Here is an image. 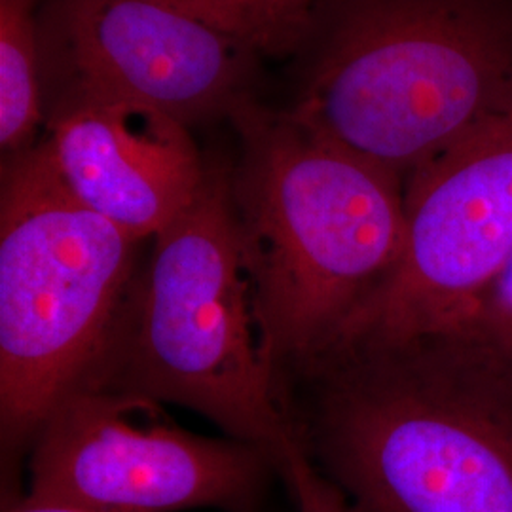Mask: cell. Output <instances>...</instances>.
<instances>
[{"label": "cell", "instance_id": "cell-1", "mask_svg": "<svg viewBox=\"0 0 512 512\" xmlns=\"http://www.w3.org/2000/svg\"><path fill=\"white\" fill-rule=\"evenodd\" d=\"M283 376L241 238L232 169L207 165L196 198L152 239L109 348L84 382L188 408L277 469L304 444Z\"/></svg>", "mask_w": 512, "mask_h": 512}, {"label": "cell", "instance_id": "cell-2", "mask_svg": "<svg viewBox=\"0 0 512 512\" xmlns=\"http://www.w3.org/2000/svg\"><path fill=\"white\" fill-rule=\"evenodd\" d=\"M232 169L241 238L283 374L329 351L403 249L404 183L285 112L245 99Z\"/></svg>", "mask_w": 512, "mask_h": 512}, {"label": "cell", "instance_id": "cell-3", "mask_svg": "<svg viewBox=\"0 0 512 512\" xmlns=\"http://www.w3.org/2000/svg\"><path fill=\"white\" fill-rule=\"evenodd\" d=\"M304 446L365 512H512V389L446 340L332 351Z\"/></svg>", "mask_w": 512, "mask_h": 512}, {"label": "cell", "instance_id": "cell-4", "mask_svg": "<svg viewBox=\"0 0 512 512\" xmlns=\"http://www.w3.org/2000/svg\"><path fill=\"white\" fill-rule=\"evenodd\" d=\"M289 114L404 184L512 114V29L478 0H353Z\"/></svg>", "mask_w": 512, "mask_h": 512}, {"label": "cell", "instance_id": "cell-5", "mask_svg": "<svg viewBox=\"0 0 512 512\" xmlns=\"http://www.w3.org/2000/svg\"><path fill=\"white\" fill-rule=\"evenodd\" d=\"M141 241L78 202L40 141L8 156L0 188V427L35 439L99 365L139 272Z\"/></svg>", "mask_w": 512, "mask_h": 512}, {"label": "cell", "instance_id": "cell-6", "mask_svg": "<svg viewBox=\"0 0 512 512\" xmlns=\"http://www.w3.org/2000/svg\"><path fill=\"white\" fill-rule=\"evenodd\" d=\"M165 404L82 382L38 427L27 497L103 512L249 511L272 459L181 427Z\"/></svg>", "mask_w": 512, "mask_h": 512}, {"label": "cell", "instance_id": "cell-7", "mask_svg": "<svg viewBox=\"0 0 512 512\" xmlns=\"http://www.w3.org/2000/svg\"><path fill=\"white\" fill-rule=\"evenodd\" d=\"M404 215L395 268L325 355L458 332L512 258V114L412 175Z\"/></svg>", "mask_w": 512, "mask_h": 512}, {"label": "cell", "instance_id": "cell-8", "mask_svg": "<svg viewBox=\"0 0 512 512\" xmlns=\"http://www.w3.org/2000/svg\"><path fill=\"white\" fill-rule=\"evenodd\" d=\"M74 88L188 122L243 101L236 40L165 0H59Z\"/></svg>", "mask_w": 512, "mask_h": 512}, {"label": "cell", "instance_id": "cell-9", "mask_svg": "<svg viewBox=\"0 0 512 512\" xmlns=\"http://www.w3.org/2000/svg\"><path fill=\"white\" fill-rule=\"evenodd\" d=\"M44 145L74 198L141 243L192 203L207 167L181 120L76 88Z\"/></svg>", "mask_w": 512, "mask_h": 512}, {"label": "cell", "instance_id": "cell-10", "mask_svg": "<svg viewBox=\"0 0 512 512\" xmlns=\"http://www.w3.org/2000/svg\"><path fill=\"white\" fill-rule=\"evenodd\" d=\"M40 0H0V145L12 156L33 147L44 120L38 76Z\"/></svg>", "mask_w": 512, "mask_h": 512}, {"label": "cell", "instance_id": "cell-11", "mask_svg": "<svg viewBox=\"0 0 512 512\" xmlns=\"http://www.w3.org/2000/svg\"><path fill=\"white\" fill-rule=\"evenodd\" d=\"M247 52L283 55L310 35L325 0H165Z\"/></svg>", "mask_w": 512, "mask_h": 512}, {"label": "cell", "instance_id": "cell-12", "mask_svg": "<svg viewBox=\"0 0 512 512\" xmlns=\"http://www.w3.org/2000/svg\"><path fill=\"white\" fill-rule=\"evenodd\" d=\"M448 342L512 389V258Z\"/></svg>", "mask_w": 512, "mask_h": 512}, {"label": "cell", "instance_id": "cell-13", "mask_svg": "<svg viewBox=\"0 0 512 512\" xmlns=\"http://www.w3.org/2000/svg\"><path fill=\"white\" fill-rule=\"evenodd\" d=\"M277 471L293 490L298 512H365L317 467L304 444L289 452Z\"/></svg>", "mask_w": 512, "mask_h": 512}, {"label": "cell", "instance_id": "cell-14", "mask_svg": "<svg viewBox=\"0 0 512 512\" xmlns=\"http://www.w3.org/2000/svg\"><path fill=\"white\" fill-rule=\"evenodd\" d=\"M2 512H103L80 509V507H69V505H57V503H46V501H35L27 495H10L4 499Z\"/></svg>", "mask_w": 512, "mask_h": 512}]
</instances>
